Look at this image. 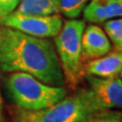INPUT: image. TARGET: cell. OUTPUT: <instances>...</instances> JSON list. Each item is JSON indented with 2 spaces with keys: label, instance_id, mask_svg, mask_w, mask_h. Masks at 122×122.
<instances>
[{
  "label": "cell",
  "instance_id": "6da1fadb",
  "mask_svg": "<svg viewBox=\"0 0 122 122\" xmlns=\"http://www.w3.org/2000/svg\"><path fill=\"white\" fill-rule=\"evenodd\" d=\"M0 69L25 72L53 86H64L54 43L7 26L0 28Z\"/></svg>",
  "mask_w": 122,
  "mask_h": 122
},
{
  "label": "cell",
  "instance_id": "7a4b0ae2",
  "mask_svg": "<svg viewBox=\"0 0 122 122\" xmlns=\"http://www.w3.org/2000/svg\"><path fill=\"white\" fill-rule=\"evenodd\" d=\"M104 110L90 89H75L55 105L39 111L15 109L13 122H82Z\"/></svg>",
  "mask_w": 122,
  "mask_h": 122
},
{
  "label": "cell",
  "instance_id": "3957f363",
  "mask_svg": "<svg viewBox=\"0 0 122 122\" xmlns=\"http://www.w3.org/2000/svg\"><path fill=\"white\" fill-rule=\"evenodd\" d=\"M5 87L11 103L18 109L39 111L49 108L67 96L65 86H53L25 72H10Z\"/></svg>",
  "mask_w": 122,
  "mask_h": 122
},
{
  "label": "cell",
  "instance_id": "277c9868",
  "mask_svg": "<svg viewBox=\"0 0 122 122\" xmlns=\"http://www.w3.org/2000/svg\"><path fill=\"white\" fill-rule=\"evenodd\" d=\"M86 29L82 20H67L63 22L58 35L54 37V46L62 69L64 83L71 90L85 77L81 60V37Z\"/></svg>",
  "mask_w": 122,
  "mask_h": 122
},
{
  "label": "cell",
  "instance_id": "5b68a950",
  "mask_svg": "<svg viewBox=\"0 0 122 122\" xmlns=\"http://www.w3.org/2000/svg\"><path fill=\"white\" fill-rule=\"evenodd\" d=\"M0 24L2 26L17 30L26 35L48 39L58 35L63 25V20L59 14L37 16L11 12L0 17Z\"/></svg>",
  "mask_w": 122,
  "mask_h": 122
},
{
  "label": "cell",
  "instance_id": "8992f818",
  "mask_svg": "<svg viewBox=\"0 0 122 122\" xmlns=\"http://www.w3.org/2000/svg\"><path fill=\"white\" fill-rule=\"evenodd\" d=\"M89 89L104 110L122 111V81L121 78H101L86 75Z\"/></svg>",
  "mask_w": 122,
  "mask_h": 122
},
{
  "label": "cell",
  "instance_id": "52a82bcc",
  "mask_svg": "<svg viewBox=\"0 0 122 122\" xmlns=\"http://www.w3.org/2000/svg\"><path fill=\"white\" fill-rule=\"evenodd\" d=\"M111 50V42L101 26L92 24L85 29L81 37V60L83 64L105 56Z\"/></svg>",
  "mask_w": 122,
  "mask_h": 122
},
{
  "label": "cell",
  "instance_id": "ba28073f",
  "mask_svg": "<svg viewBox=\"0 0 122 122\" xmlns=\"http://www.w3.org/2000/svg\"><path fill=\"white\" fill-rule=\"evenodd\" d=\"M122 71V52H110L100 58L87 61L83 64L86 75L97 76L101 78L118 77Z\"/></svg>",
  "mask_w": 122,
  "mask_h": 122
},
{
  "label": "cell",
  "instance_id": "9c48e42d",
  "mask_svg": "<svg viewBox=\"0 0 122 122\" xmlns=\"http://www.w3.org/2000/svg\"><path fill=\"white\" fill-rule=\"evenodd\" d=\"M82 13L85 21L104 24L107 20L122 17V0H91Z\"/></svg>",
  "mask_w": 122,
  "mask_h": 122
},
{
  "label": "cell",
  "instance_id": "30bf717a",
  "mask_svg": "<svg viewBox=\"0 0 122 122\" xmlns=\"http://www.w3.org/2000/svg\"><path fill=\"white\" fill-rule=\"evenodd\" d=\"M13 12L21 15H44L58 14L56 0H21Z\"/></svg>",
  "mask_w": 122,
  "mask_h": 122
},
{
  "label": "cell",
  "instance_id": "8fae6325",
  "mask_svg": "<svg viewBox=\"0 0 122 122\" xmlns=\"http://www.w3.org/2000/svg\"><path fill=\"white\" fill-rule=\"evenodd\" d=\"M91 0H56L58 13L69 20H75L82 13Z\"/></svg>",
  "mask_w": 122,
  "mask_h": 122
},
{
  "label": "cell",
  "instance_id": "7c38bea8",
  "mask_svg": "<svg viewBox=\"0 0 122 122\" xmlns=\"http://www.w3.org/2000/svg\"><path fill=\"white\" fill-rule=\"evenodd\" d=\"M103 26L115 51L122 52V17L107 20Z\"/></svg>",
  "mask_w": 122,
  "mask_h": 122
},
{
  "label": "cell",
  "instance_id": "4fadbf2b",
  "mask_svg": "<svg viewBox=\"0 0 122 122\" xmlns=\"http://www.w3.org/2000/svg\"><path fill=\"white\" fill-rule=\"evenodd\" d=\"M82 122H122V111L102 110Z\"/></svg>",
  "mask_w": 122,
  "mask_h": 122
},
{
  "label": "cell",
  "instance_id": "5bb4252c",
  "mask_svg": "<svg viewBox=\"0 0 122 122\" xmlns=\"http://www.w3.org/2000/svg\"><path fill=\"white\" fill-rule=\"evenodd\" d=\"M20 1L21 0H0V17L13 12Z\"/></svg>",
  "mask_w": 122,
  "mask_h": 122
},
{
  "label": "cell",
  "instance_id": "9a60e30c",
  "mask_svg": "<svg viewBox=\"0 0 122 122\" xmlns=\"http://www.w3.org/2000/svg\"><path fill=\"white\" fill-rule=\"evenodd\" d=\"M4 121L3 118V105H2V97H1V93H0V122Z\"/></svg>",
  "mask_w": 122,
  "mask_h": 122
},
{
  "label": "cell",
  "instance_id": "2e32d148",
  "mask_svg": "<svg viewBox=\"0 0 122 122\" xmlns=\"http://www.w3.org/2000/svg\"><path fill=\"white\" fill-rule=\"evenodd\" d=\"M120 76H121V77H120V78H121V81H122V71L120 72Z\"/></svg>",
  "mask_w": 122,
  "mask_h": 122
}]
</instances>
